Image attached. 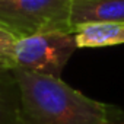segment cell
Segmentation results:
<instances>
[{"label": "cell", "instance_id": "6da1fadb", "mask_svg": "<svg viewBox=\"0 0 124 124\" xmlns=\"http://www.w3.org/2000/svg\"><path fill=\"white\" fill-rule=\"evenodd\" d=\"M21 89L15 124H107L118 109L85 96L58 78L13 67Z\"/></svg>", "mask_w": 124, "mask_h": 124}, {"label": "cell", "instance_id": "7a4b0ae2", "mask_svg": "<svg viewBox=\"0 0 124 124\" xmlns=\"http://www.w3.org/2000/svg\"><path fill=\"white\" fill-rule=\"evenodd\" d=\"M0 23L18 39L45 32H73L70 0H0Z\"/></svg>", "mask_w": 124, "mask_h": 124}, {"label": "cell", "instance_id": "3957f363", "mask_svg": "<svg viewBox=\"0 0 124 124\" xmlns=\"http://www.w3.org/2000/svg\"><path fill=\"white\" fill-rule=\"evenodd\" d=\"M76 50L75 32H45L21 38L13 50L12 69L61 79V72Z\"/></svg>", "mask_w": 124, "mask_h": 124}, {"label": "cell", "instance_id": "277c9868", "mask_svg": "<svg viewBox=\"0 0 124 124\" xmlns=\"http://www.w3.org/2000/svg\"><path fill=\"white\" fill-rule=\"evenodd\" d=\"M124 22V0H70V25Z\"/></svg>", "mask_w": 124, "mask_h": 124}, {"label": "cell", "instance_id": "5b68a950", "mask_svg": "<svg viewBox=\"0 0 124 124\" xmlns=\"http://www.w3.org/2000/svg\"><path fill=\"white\" fill-rule=\"evenodd\" d=\"M78 48H98L124 44V22H93L75 31Z\"/></svg>", "mask_w": 124, "mask_h": 124}, {"label": "cell", "instance_id": "8992f818", "mask_svg": "<svg viewBox=\"0 0 124 124\" xmlns=\"http://www.w3.org/2000/svg\"><path fill=\"white\" fill-rule=\"evenodd\" d=\"M21 112V89L12 67L0 64V124H15Z\"/></svg>", "mask_w": 124, "mask_h": 124}, {"label": "cell", "instance_id": "52a82bcc", "mask_svg": "<svg viewBox=\"0 0 124 124\" xmlns=\"http://www.w3.org/2000/svg\"><path fill=\"white\" fill-rule=\"evenodd\" d=\"M16 42L18 38L3 23H0V64L12 67V57Z\"/></svg>", "mask_w": 124, "mask_h": 124}]
</instances>
